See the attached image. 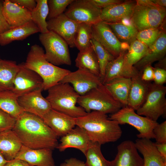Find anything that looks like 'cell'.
Here are the masks:
<instances>
[{"instance_id": "obj_41", "label": "cell", "mask_w": 166, "mask_h": 166, "mask_svg": "<svg viewBox=\"0 0 166 166\" xmlns=\"http://www.w3.org/2000/svg\"><path fill=\"white\" fill-rule=\"evenodd\" d=\"M153 133L156 142L166 143V121L158 123L154 128Z\"/></svg>"}, {"instance_id": "obj_34", "label": "cell", "mask_w": 166, "mask_h": 166, "mask_svg": "<svg viewBox=\"0 0 166 166\" xmlns=\"http://www.w3.org/2000/svg\"><path fill=\"white\" fill-rule=\"evenodd\" d=\"M148 47L136 39L130 44L125 56L126 65L133 68V66L141 59L146 54Z\"/></svg>"}, {"instance_id": "obj_51", "label": "cell", "mask_w": 166, "mask_h": 166, "mask_svg": "<svg viewBox=\"0 0 166 166\" xmlns=\"http://www.w3.org/2000/svg\"><path fill=\"white\" fill-rule=\"evenodd\" d=\"M153 2L155 4L160 6L166 7V0H152Z\"/></svg>"}, {"instance_id": "obj_19", "label": "cell", "mask_w": 166, "mask_h": 166, "mask_svg": "<svg viewBox=\"0 0 166 166\" xmlns=\"http://www.w3.org/2000/svg\"><path fill=\"white\" fill-rule=\"evenodd\" d=\"M136 1H127L110 5L101 9L100 20L106 23L121 22L124 19H130Z\"/></svg>"}, {"instance_id": "obj_17", "label": "cell", "mask_w": 166, "mask_h": 166, "mask_svg": "<svg viewBox=\"0 0 166 166\" xmlns=\"http://www.w3.org/2000/svg\"><path fill=\"white\" fill-rule=\"evenodd\" d=\"M57 148L63 152L69 148L80 150L85 155L91 142L85 130L77 126L61 137Z\"/></svg>"}, {"instance_id": "obj_47", "label": "cell", "mask_w": 166, "mask_h": 166, "mask_svg": "<svg viewBox=\"0 0 166 166\" xmlns=\"http://www.w3.org/2000/svg\"><path fill=\"white\" fill-rule=\"evenodd\" d=\"M4 166H32L26 162L19 159H14L7 161Z\"/></svg>"}, {"instance_id": "obj_45", "label": "cell", "mask_w": 166, "mask_h": 166, "mask_svg": "<svg viewBox=\"0 0 166 166\" xmlns=\"http://www.w3.org/2000/svg\"><path fill=\"white\" fill-rule=\"evenodd\" d=\"M97 6L102 9L110 5L119 4L123 2L120 0H91Z\"/></svg>"}, {"instance_id": "obj_23", "label": "cell", "mask_w": 166, "mask_h": 166, "mask_svg": "<svg viewBox=\"0 0 166 166\" xmlns=\"http://www.w3.org/2000/svg\"><path fill=\"white\" fill-rule=\"evenodd\" d=\"M126 51H122L119 56L107 65L102 83L105 84L113 79L120 77L131 78L136 71L134 67L131 68L125 64Z\"/></svg>"}, {"instance_id": "obj_24", "label": "cell", "mask_w": 166, "mask_h": 166, "mask_svg": "<svg viewBox=\"0 0 166 166\" xmlns=\"http://www.w3.org/2000/svg\"><path fill=\"white\" fill-rule=\"evenodd\" d=\"M166 52V34L164 31L156 42L148 47L144 57L133 67L137 70L142 72L146 66L164 57Z\"/></svg>"}, {"instance_id": "obj_31", "label": "cell", "mask_w": 166, "mask_h": 166, "mask_svg": "<svg viewBox=\"0 0 166 166\" xmlns=\"http://www.w3.org/2000/svg\"><path fill=\"white\" fill-rule=\"evenodd\" d=\"M18 97L12 90L0 91V109L17 119L25 111L18 103Z\"/></svg>"}, {"instance_id": "obj_9", "label": "cell", "mask_w": 166, "mask_h": 166, "mask_svg": "<svg viewBox=\"0 0 166 166\" xmlns=\"http://www.w3.org/2000/svg\"><path fill=\"white\" fill-rule=\"evenodd\" d=\"M166 87L154 83H151L146 98L136 113L157 121L166 113Z\"/></svg>"}, {"instance_id": "obj_5", "label": "cell", "mask_w": 166, "mask_h": 166, "mask_svg": "<svg viewBox=\"0 0 166 166\" xmlns=\"http://www.w3.org/2000/svg\"><path fill=\"white\" fill-rule=\"evenodd\" d=\"M77 103L87 113L93 110L111 114L123 107L102 83L80 95Z\"/></svg>"}, {"instance_id": "obj_39", "label": "cell", "mask_w": 166, "mask_h": 166, "mask_svg": "<svg viewBox=\"0 0 166 166\" xmlns=\"http://www.w3.org/2000/svg\"><path fill=\"white\" fill-rule=\"evenodd\" d=\"M73 0H49L48 5L49 14L47 19L49 20L56 18L65 11L67 8Z\"/></svg>"}, {"instance_id": "obj_32", "label": "cell", "mask_w": 166, "mask_h": 166, "mask_svg": "<svg viewBox=\"0 0 166 166\" xmlns=\"http://www.w3.org/2000/svg\"><path fill=\"white\" fill-rule=\"evenodd\" d=\"M37 4L31 11L32 21L39 28L41 34L49 32L47 28V18L49 14L47 0H36Z\"/></svg>"}, {"instance_id": "obj_22", "label": "cell", "mask_w": 166, "mask_h": 166, "mask_svg": "<svg viewBox=\"0 0 166 166\" xmlns=\"http://www.w3.org/2000/svg\"><path fill=\"white\" fill-rule=\"evenodd\" d=\"M142 72L136 70L131 78L127 106L136 110L143 104L148 93L151 82L145 81L141 78Z\"/></svg>"}, {"instance_id": "obj_13", "label": "cell", "mask_w": 166, "mask_h": 166, "mask_svg": "<svg viewBox=\"0 0 166 166\" xmlns=\"http://www.w3.org/2000/svg\"><path fill=\"white\" fill-rule=\"evenodd\" d=\"M93 38L98 41L113 57H117L122 51L121 42L106 22L100 21L92 25Z\"/></svg>"}, {"instance_id": "obj_53", "label": "cell", "mask_w": 166, "mask_h": 166, "mask_svg": "<svg viewBox=\"0 0 166 166\" xmlns=\"http://www.w3.org/2000/svg\"><path fill=\"white\" fill-rule=\"evenodd\" d=\"M59 166H66L65 162L61 163Z\"/></svg>"}, {"instance_id": "obj_10", "label": "cell", "mask_w": 166, "mask_h": 166, "mask_svg": "<svg viewBox=\"0 0 166 166\" xmlns=\"http://www.w3.org/2000/svg\"><path fill=\"white\" fill-rule=\"evenodd\" d=\"M101 10L91 0H73L64 13L78 23L93 25L100 21Z\"/></svg>"}, {"instance_id": "obj_1", "label": "cell", "mask_w": 166, "mask_h": 166, "mask_svg": "<svg viewBox=\"0 0 166 166\" xmlns=\"http://www.w3.org/2000/svg\"><path fill=\"white\" fill-rule=\"evenodd\" d=\"M12 130L23 145L32 149L53 150L58 144V137L43 120L28 112L24 111L16 119Z\"/></svg>"}, {"instance_id": "obj_18", "label": "cell", "mask_w": 166, "mask_h": 166, "mask_svg": "<svg viewBox=\"0 0 166 166\" xmlns=\"http://www.w3.org/2000/svg\"><path fill=\"white\" fill-rule=\"evenodd\" d=\"M52 150L33 149L22 145L14 159L23 160L32 166H55Z\"/></svg>"}, {"instance_id": "obj_21", "label": "cell", "mask_w": 166, "mask_h": 166, "mask_svg": "<svg viewBox=\"0 0 166 166\" xmlns=\"http://www.w3.org/2000/svg\"><path fill=\"white\" fill-rule=\"evenodd\" d=\"M2 11L11 28L23 25L32 21L30 11L10 0L2 1Z\"/></svg>"}, {"instance_id": "obj_49", "label": "cell", "mask_w": 166, "mask_h": 166, "mask_svg": "<svg viewBox=\"0 0 166 166\" xmlns=\"http://www.w3.org/2000/svg\"><path fill=\"white\" fill-rule=\"evenodd\" d=\"M158 151L161 155L166 159V143H154Z\"/></svg>"}, {"instance_id": "obj_38", "label": "cell", "mask_w": 166, "mask_h": 166, "mask_svg": "<svg viewBox=\"0 0 166 166\" xmlns=\"http://www.w3.org/2000/svg\"><path fill=\"white\" fill-rule=\"evenodd\" d=\"M161 26L157 28L147 29L138 31L136 39L148 47L152 45L165 31Z\"/></svg>"}, {"instance_id": "obj_6", "label": "cell", "mask_w": 166, "mask_h": 166, "mask_svg": "<svg viewBox=\"0 0 166 166\" xmlns=\"http://www.w3.org/2000/svg\"><path fill=\"white\" fill-rule=\"evenodd\" d=\"M136 1L130 20L138 32L162 25L166 15L165 7L155 4L152 0Z\"/></svg>"}, {"instance_id": "obj_11", "label": "cell", "mask_w": 166, "mask_h": 166, "mask_svg": "<svg viewBox=\"0 0 166 166\" xmlns=\"http://www.w3.org/2000/svg\"><path fill=\"white\" fill-rule=\"evenodd\" d=\"M43 80L36 72L26 67L24 63L20 67L14 78L12 90L18 97L41 89Z\"/></svg>"}, {"instance_id": "obj_8", "label": "cell", "mask_w": 166, "mask_h": 166, "mask_svg": "<svg viewBox=\"0 0 166 166\" xmlns=\"http://www.w3.org/2000/svg\"><path fill=\"white\" fill-rule=\"evenodd\" d=\"M109 118L117 121L119 124H128L134 127L139 132L136 135L138 138H154L153 130L158 124L157 121L138 115L128 106L110 114Z\"/></svg>"}, {"instance_id": "obj_43", "label": "cell", "mask_w": 166, "mask_h": 166, "mask_svg": "<svg viewBox=\"0 0 166 166\" xmlns=\"http://www.w3.org/2000/svg\"><path fill=\"white\" fill-rule=\"evenodd\" d=\"M10 1L30 11L35 8L37 4L35 0H10Z\"/></svg>"}, {"instance_id": "obj_44", "label": "cell", "mask_w": 166, "mask_h": 166, "mask_svg": "<svg viewBox=\"0 0 166 166\" xmlns=\"http://www.w3.org/2000/svg\"><path fill=\"white\" fill-rule=\"evenodd\" d=\"M154 67L151 65L145 67L143 69L141 74V78L144 81L151 82L153 81Z\"/></svg>"}, {"instance_id": "obj_50", "label": "cell", "mask_w": 166, "mask_h": 166, "mask_svg": "<svg viewBox=\"0 0 166 166\" xmlns=\"http://www.w3.org/2000/svg\"><path fill=\"white\" fill-rule=\"evenodd\" d=\"M154 68H158L166 69V58L164 57L163 59L158 61V62L156 64Z\"/></svg>"}, {"instance_id": "obj_12", "label": "cell", "mask_w": 166, "mask_h": 166, "mask_svg": "<svg viewBox=\"0 0 166 166\" xmlns=\"http://www.w3.org/2000/svg\"><path fill=\"white\" fill-rule=\"evenodd\" d=\"M71 84L75 91L83 95L102 83L101 78L85 69L70 71L59 82Z\"/></svg>"}, {"instance_id": "obj_20", "label": "cell", "mask_w": 166, "mask_h": 166, "mask_svg": "<svg viewBox=\"0 0 166 166\" xmlns=\"http://www.w3.org/2000/svg\"><path fill=\"white\" fill-rule=\"evenodd\" d=\"M42 119L58 137L64 136L76 125L75 118L52 109Z\"/></svg>"}, {"instance_id": "obj_52", "label": "cell", "mask_w": 166, "mask_h": 166, "mask_svg": "<svg viewBox=\"0 0 166 166\" xmlns=\"http://www.w3.org/2000/svg\"><path fill=\"white\" fill-rule=\"evenodd\" d=\"M7 161V160L0 153V166H4Z\"/></svg>"}, {"instance_id": "obj_36", "label": "cell", "mask_w": 166, "mask_h": 166, "mask_svg": "<svg viewBox=\"0 0 166 166\" xmlns=\"http://www.w3.org/2000/svg\"><path fill=\"white\" fill-rule=\"evenodd\" d=\"M98 143L91 142L85 155L87 166H110L109 161L104 158Z\"/></svg>"}, {"instance_id": "obj_14", "label": "cell", "mask_w": 166, "mask_h": 166, "mask_svg": "<svg viewBox=\"0 0 166 166\" xmlns=\"http://www.w3.org/2000/svg\"><path fill=\"white\" fill-rule=\"evenodd\" d=\"M41 89L26 94L18 98V102L25 112L37 116L42 119L52 109L46 99L42 95Z\"/></svg>"}, {"instance_id": "obj_3", "label": "cell", "mask_w": 166, "mask_h": 166, "mask_svg": "<svg viewBox=\"0 0 166 166\" xmlns=\"http://www.w3.org/2000/svg\"><path fill=\"white\" fill-rule=\"evenodd\" d=\"M27 68L37 73L42 78L43 90H46L59 82L71 71L55 65L46 59L43 48L32 45L24 63Z\"/></svg>"}, {"instance_id": "obj_48", "label": "cell", "mask_w": 166, "mask_h": 166, "mask_svg": "<svg viewBox=\"0 0 166 166\" xmlns=\"http://www.w3.org/2000/svg\"><path fill=\"white\" fill-rule=\"evenodd\" d=\"M65 162L66 166H87L84 161L74 157L66 159Z\"/></svg>"}, {"instance_id": "obj_4", "label": "cell", "mask_w": 166, "mask_h": 166, "mask_svg": "<svg viewBox=\"0 0 166 166\" xmlns=\"http://www.w3.org/2000/svg\"><path fill=\"white\" fill-rule=\"evenodd\" d=\"M46 98L52 109L74 118L84 116L87 113L76 105L80 95L68 83L59 82L48 89Z\"/></svg>"}, {"instance_id": "obj_26", "label": "cell", "mask_w": 166, "mask_h": 166, "mask_svg": "<svg viewBox=\"0 0 166 166\" xmlns=\"http://www.w3.org/2000/svg\"><path fill=\"white\" fill-rule=\"evenodd\" d=\"M40 32L32 21L19 26L11 28L0 34V45H6L15 41L22 40L29 36Z\"/></svg>"}, {"instance_id": "obj_2", "label": "cell", "mask_w": 166, "mask_h": 166, "mask_svg": "<svg viewBox=\"0 0 166 166\" xmlns=\"http://www.w3.org/2000/svg\"><path fill=\"white\" fill-rule=\"evenodd\" d=\"M76 126L84 128L91 142L101 145L118 140L122 134L119 124L109 119L107 114L93 111L75 118Z\"/></svg>"}, {"instance_id": "obj_27", "label": "cell", "mask_w": 166, "mask_h": 166, "mask_svg": "<svg viewBox=\"0 0 166 166\" xmlns=\"http://www.w3.org/2000/svg\"><path fill=\"white\" fill-rule=\"evenodd\" d=\"M22 145L12 130L0 132V153L6 160L14 159Z\"/></svg>"}, {"instance_id": "obj_28", "label": "cell", "mask_w": 166, "mask_h": 166, "mask_svg": "<svg viewBox=\"0 0 166 166\" xmlns=\"http://www.w3.org/2000/svg\"><path fill=\"white\" fill-rule=\"evenodd\" d=\"M131 83V78L120 77L114 79L104 85L124 107L128 105Z\"/></svg>"}, {"instance_id": "obj_16", "label": "cell", "mask_w": 166, "mask_h": 166, "mask_svg": "<svg viewBox=\"0 0 166 166\" xmlns=\"http://www.w3.org/2000/svg\"><path fill=\"white\" fill-rule=\"evenodd\" d=\"M117 150L114 159L109 161L110 166H143V158L132 140L122 142L118 145Z\"/></svg>"}, {"instance_id": "obj_7", "label": "cell", "mask_w": 166, "mask_h": 166, "mask_svg": "<svg viewBox=\"0 0 166 166\" xmlns=\"http://www.w3.org/2000/svg\"><path fill=\"white\" fill-rule=\"evenodd\" d=\"M39 39L44 47L47 60L56 66L70 65L71 61L68 45L61 37L52 31L40 34Z\"/></svg>"}, {"instance_id": "obj_15", "label": "cell", "mask_w": 166, "mask_h": 166, "mask_svg": "<svg viewBox=\"0 0 166 166\" xmlns=\"http://www.w3.org/2000/svg\"><path fill=\"white\" fill-rule=\"evenodd\" d=\"M49 31L56 33L71 48L75 47V36L80 23L73 20L64 13L58 17L47 21Z\"/></svg>"}, {"instance_id": "obj_29", "label": "cell", "mask_w": 166, "mask_h": 166, "mask_svg": "<svg viewBox=\"0 0 166 166\" xmlns=\"http://www.w3.org/2000/svg\"><path fill=\"white\" fill-rule=\"evenodd\" d=\"M20 64L15 61L0 59V91L12 90L15 77Z\"/></svg>"}, {"instance_id": "obj_46", "label": "cell", "mask_w": 166, "mask_h": 166, "mask_svg": "<svg viewBox=\"0 0 166 166\" xmlns=\"http://www.w3.org/2000/svg\"><path fill=\"white\" fill-rule=\"evenodd\" d=\"M2 7V1L0 0V34L11 28L3 15Z\"/></svg>"}, {"instance_id": "obj_40", "label": "cell", "mask_w": 166, "mask_h": 166, "mask_svg": "<svg viewBox=\"0 0 166 166\" xmlns=\"http://www.w3.org/2000/svg\"><path fill=\"white\" fill-rule=\"evenodd\" d=\"M16 118L0 109V132L12 130Z\"/></svg>"}, {"instance_id": "obj_37", "label": "cell", "mask_w": 166, "mask_h": 166, "mask_svg": "<svg viewBox=\"0 0 166 166\" xmlns=\"http://www.w3.org/2000/svg\"><path fill=\"white\" fill-rule=\"evenodd\" d=\"M91 43L98 61L100 78L102 82L107 65L115 58L98 41L93 38Z\"/></svg>"}, {"instance_id": "obj_42", "label": "cell", "mask_w": 166, "mask_h": 166, "mask_svg": "<svg viewBox=\"0 0 166 166\" xmlns=\"http://www.w3.org/2000/svg\"><path fill=\"white\" fill-rule=\"evenodd\" d=\"M154 83L159 85H163L166 82V69L154 68Z\"/></svg>"}, {"instance_id": "obj_33", "label": "cell", "mask_w": 166, "mask_h": 166, "mask_svg": "<svg viewBox=\"0 0 166 166\" xmlns=\"http://www.w3.org/2000/svg\"><path fill=\"white\" fill-rule=\"evenodd\" d=\"M107 23L120 42L130 44L136 39L138 31L133 25H127L121 22Z\"/></svg>"}, {"instance_id": "obj_35", "label": "cell", "mask_w": 166, "mask_h": 166, "mask_svg": "<svg viewBox=\"0 0 166 166\" xmlns=\"http://www.w3.org/2000/svg\"><path fill=\"white\" fill-rule=\"evenodd\" d=\"M92 25L80 23L74 40L75 47L80 51L84 50L92 46Z\"/></svg>"}, {"instance_id": "obj_30", "label": "cell", "mask_w": 166, "mask_h": 166, "mask_svg": "<svg viewBox=\"0 0 166 166\" xmlns=\"http://www.w3.org/2000/svg\"><path fill=\"white\" fill-rule=\"evenodd\" d=\"M78 69L88 70L100 77L98 61L93 46L80 51L75 60Z\"/></svg>"}, {"instance_id": "obj_25", "label": "cell", "mask_w": 166, "mask_h": 166, "mask_svg": "<svg viewBox=\"0 0 166 166\" xmlns=\"http://www.w3.org/2000/svg\"><path fill=\"white\" fill-rule=\"evenodd\" d=\"M135 143L143 157V166H166V159L161 155L150 139L138 138Z\"/></svg>"}]
</instances>
